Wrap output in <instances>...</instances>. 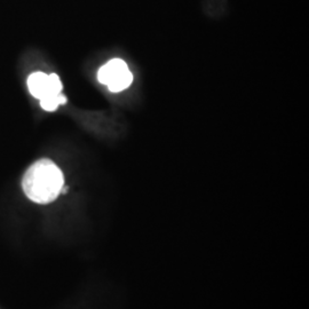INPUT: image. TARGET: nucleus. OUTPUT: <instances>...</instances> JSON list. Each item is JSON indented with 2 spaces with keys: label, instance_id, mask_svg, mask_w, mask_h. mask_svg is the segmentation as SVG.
Listing matches in <instances>:
<instances>
[{
  "label": "nucleus",
  "instance_id": "2",
  "mask_svg": "<svg viewBox=\"0 0 309 309\" xmlns=\"http://www.w3.org/2000/svg\"><path fill=\"white\" fill-rule=\"evenodd\" d=\"M99 82L113 93H118L133 83V73L128 69L126 62L120 58H112L102 65L98 72Z\"/></svg>",
  "mask_w": 309,
  "mask_h": 309
},
{
  "label": "nucleus",
  "instance_id": "4",
  "mask_svg": "<svg viewBox=\"0 0 309 309\" xmlns=\"http://www.w3.org/2000/svg\"><path fill=\"white\" fill-rule=\"evenodd\" d=\"M65 102H67V98L62 93H60L57 95H54V97L42 99L40 100V105L46 111H54V110L58 108V105L64 104Z\"/></svg>",
  "mask_w": 309,
  "mask_h": 309
},
{
  "label": "nucleus",
  "instance_id": "3",
  "mask_svg": "<svg viewBox=\"0 0 309 309\" xmlns=\"http://www.w3.org/2000/svg\"><path fill=\"white\" fill-rule=\"evenodd\" d=\"M28 88L36 99L54 97L62 92V83L57 75H46L44 72H34L28 78Z\"/></svg>",
  "mask_w": 309,
  "mask_h": 309
},
{
  "label": "nucleus",
  "instance_id": "1",
  "mask_svg": "<svg viewBox=\"0 0 309 309\" xmlns=\"http://www.w3.org/2000/svg\"><path fill=\"white\" fill-rule=\"evenodd\" d=\"M64 186V176L54 161L40 159L25 171L22 188L29 200L45 205L54 202Z\"/></svg>",
  "mask_w": 309,
  "mask_h": 309
}]
</instances>
